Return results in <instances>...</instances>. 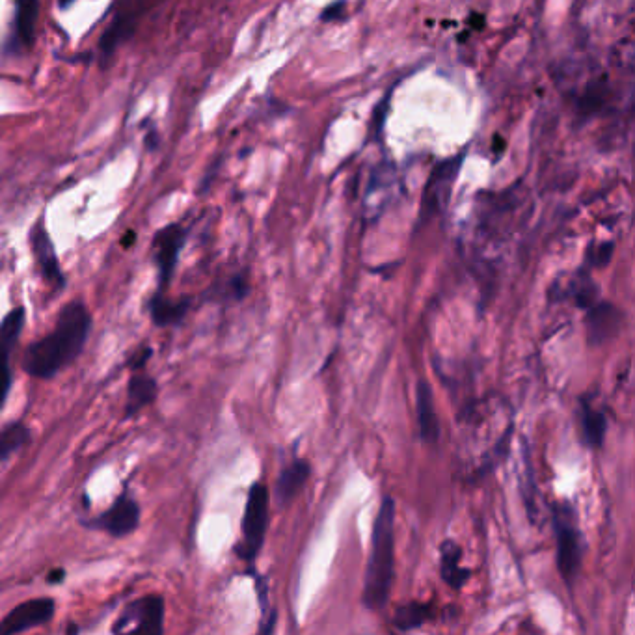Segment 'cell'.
Masks as SVG:
<instances>
[{"label": "cell", "instance_id": "obj_15", "mask_svg": "<svg viewBox=\"0 0 635 635\" xmlns=\"http://www.w3.org/2000/svg\"><path fill=\"white\" fill-rule=\"evenodd\" d=\"M38 17H40V2L38 0H15L12 47L28 49L34 43Z\"/></svg>", "mask_w": 635, "mask_h": 635}, {"label": "cell", "instance_id": "obj_22", "mask_svg": "<svg viewBox=\"0 0 635 635\" xmlns=\"http://www.w3.org/2000/svg\"><path fill=\"white\" fill-rule=\"evenodd\" d=\"M433 617V606L431 604H405L395 611L393 615V626L401 632H410V630H418L425 622L431 621Z\"/></svg>", "mask_w": 635, "mask_h": 635}, {"label": "cell", "instance_id": "obj_4", "mask_svg": "<svg viewBox=\"0 0 635 635\" xmlns=\"http://www.w3.org/2000/svg\"><path fill=\"white\" fill-rule=\"evenodd\" d=\"M552 514L557 546V570L568 587H572V583L580 574L585 554V539L581 533L580 520L576 509L568 501L555 503Z\"/></svg>", "mask_w": 635, "mask_h": 635}, {"label": "cell", "instance_id": "obj_5", "mask_svg": "<svg viewBox=\"0 0 635 635\" xmlns=\"http://www.w3.org/2000/svg\"><path fill=\"white\" fill-rule=\"evenodd\" d=\"M269 507L271 492L265 483L256 481L248 490L241 524L243 539L237 544V555L246 563H254L265 544V535L269 527Z\"/></svg>", "mask_w": 635, "mask_h": 635}, {"label": "cell", "instance_id": "obj_20", "mask_svg": "<svg viewBox=\"0 0 635 635\" xmlns=\"http://www.w3.org/2000/svg\"><path fill=\"white\" fill-rule=\"evenodd\" d=\"M311 466L306 460H291L276 479V500L280 505H287L295 500L298 492L304 488L306 481L310 479Z\"/></svg>", "mask_w": 635, "mask_h": 635}, {"label": "cell", "instance_id": "obj_23", "mask_svg": "<svg viewBox=\"0 0 635 635\" xmlns=\"http://www.w3.org/2000/svg\"><path fill=\"white\" fill-rule=\"evenodd\" d=\"M131 32H133V19H131V15H116V19H114L112 25L107 28L105 36L101 38V43H99L101 53L109 56L110 53L120 45V41L125 40Z\"/></svg>", "mask_w": 635, "mask_h": 635}, {"label": "cell", "instance_id": "obj_13", "mask_svg": "<svg viewBox=\"0 0 635 635\" xmlns=\"http://www.w3.org/2000/svg\"><path fill=\"white\" fill-rule=\"evenodd\" d=\"M192 298H170L166 293H155L149 300V317L159 328L181 325L190 310Z\"/></svg>", "mask_w": 635, "mask_h": 635}, {"label": "cell", "instance_id": "obj_25", "mask_svg": "<svg viewBox=\"0 0 635 635\" xmlns=\"http://www.w3.org/2000/svg\"><path fill=\"white\" fill-rule=\"evenodd\" d=\"M524 464H526V481H522V492H524V500H526L527 514L533 522H537L539 513H541V507H539V490L535 485V475H533V466L529 462V455L526 453L524 457Z\"/></svg>", "mask_w": 635, "mask_h": 635}, {"label": "cell", "instance_id": "obj_17", "mask_svg": "<svg viewBox=\"0 0 635 635\" xmlns=\"http://www.w3.org/2000/svg\"><path fill=\"white\" fill-rule=\"evenodd\" d=\"M159 393V384L155 377L144 373L142 369L133 371L127 384V399H125V418L138 414L142 408L155 403Z\"/></svg>", "mask_w": 635, "mask_h": 635}, {"label": "cell", "instance_id": "obj_28", "mask_svg": "<svg viewBox=\"0 0 635 635\" xmlns=\"http://www.w3.org/2000/svg\"><path fill=\"white\" fill-rule=\"evenodd\" d=\"M64 574H66V572H64L62 568H56V570H53V572H49L47 581H49V583H60V581H64V578H66Z\"/></svg>", "mask_w": 635, "mask_h": 635}, {"label": "cell", "instance_id": "obj_14", "mask_svg": "<svg viewBox=\"0 0 635 635\" xmlns=\"http://www.w3.org/2000/svg\"><path fill=\"white\" fill-rule=\"evenodd\" d=\"M550 300L552 302L554 300H572L578 308L587 310L598 300V287L587 274L578 272L574 278H570L567 282L559 280L550 289Z\"/></svg>", "mask_w": 635, "mask_h": 635}, {"label": "cell", "instance_id": "obj_6", "mask_svg": "<svg viewBox=\"0 0 635 635\" xmlns=\"http://www.w3.org/2000/svg\"><path fill=\"white\" fill-rule=\"evenodd\" d=\"M189 231L179 224H168L155 233L153 243H151V256L157 269V291L155 293H168L170 284L176 274L179 256L183 252V246L187 243Z\"/></svg>", "mask_w": 635, "mask_h": 635}, {"label": "cell", "instance_id": "obj_8", "mask_svg": "<svg viewBox=\"0 0 635 635\" xmlns=\"http://www.w3.org/2000/svg\"><path fill=\"white\" fill-rule=\"evenodd\" d=\"M27 321L25 308H14L0 321V410L6 405L8 393L12 390V354L19 343Z\"/></svg>", "mask_w": 635, "mask_h": 635}, {"label": "cell", "instance_id": "obj_16", "mask_svg": "<svg viewBox=\"0 0 635 635\" xmlns=\"http://www.w3.org/2000/svg\"><path fill=\"white\" fill-rule=\"evenodd\" d=\"M580 425L583 442L593 449H600L608 433V416L591 397L580 399Z\"/></svg>", "mask_w": 635, "mask_h": 635}, {"label": "cell", "instance_id": "obj_9", "mask_svg": "<svg viewBox=\"0 0 635 635\" xmlns=\"http://www.w3.org/2000/svg\"><path fill=\"white\" fill-rule=\"evenodd\" d=\"M138 526H140V503L127 492L118 496L105 513L99 514L97 518L88 522V527L101 529L116 539L135 533Z\"/></svg>", "mask_w": 635, "mask_h": 635}, {"label": "cell", "instance_id": "obj_3", "mask_svg": "<svg viewBox=\"0 0 635 635\" xmlns=\"http://www.w3.org/2000/svg\"><path fill=\"white\" fill-rule=\"evenodd\" d=\"M395 580V501L386 496L380 503L373 526L371 554L365 567L362 602L367 609L379 611L392 595Z\"/></svg>", "mask_w": 635, "mask_h": 635}, {"label": "cell", "instance_id": "obj_2", "mask_svg": "<svg viewBox=\"0 0 635 635\" xmlns=\"http://www.w3.org/2000/svg\"><path fill=\"white\" fill-rule=\"evenodd\" d=\"M92 332V313L82 300H71L58 313L55 328L47 336L28 345L23 369L32 379H55L73 364Z\"/></svg>", "mask_w": 635, "mask_h": 635}, {"label": "cell", "instance_id": "obj_21", "mask_svg": "<svg viewBox=\"0 0 635 635\" xmlns=\"http://www.w3.org/2000/svg\"><path fill=\"white\" fill-rule=\"evenodd\" d=\"M30 438H32V431L21 421H14L2 427L0 429V460L6 462L12 459V455L27 446Z\"/></svg>", "mask_w": 635, "mask_h": 635}, {"label": "cell", "instance_id": "obj_26", "mask_svg": "<svg viewBox=\"0 0 635 635\" xmlns=\"http://www.w3.org/2000/svg\"><path fill=\"white\" fill-rule=\"evenodd\" d=\"M246 293H248L246 278L241 276V274H237L218 291L217 295L218 297L226 298V300H241Z\"/></svg>", "mask_w": 635, "mask_h": 635}, {"label": "cell", "instance_id": "obj_18", "mask_svg": "<svg viewBox=\"0 0 635 635\" xmlns=\"http://www.w3.org/2000/svg\"><path fill=\"white\" fill-rule=\"evenodd\" d=\"M416 408L421 440L427 444H434L440 438V421L434 408L433 388L425 380H419L416 388Z\"/></svg>", "mask_w": 635, "mask_h": 635}, {"label": "cell", "instance_id": "obj_10", "mask_svg": "<svg viewBox=\"0 0 635 635\" xmlns=\"http://www.w3.org/2000/svg\"><path fill=\"white\" fill-rule=\"evenodd\" d=\"M55 600L49 596L32 598L12 609L0 622V635H15L45 626L55 617Z\"/></svg>", "mask_w": 635, "mask_h": 635}, {"label": "cell", "instance_id": "obj_7", "mask_svg": "<svg viewBox=\"0 0 635 635\" xmlns=\"http://www.w3.org/2000/svg\"><path fill=\"white\" fill-rule=\"evenodd\" d=\"M114 634L135 632V634L161 635L164 632L163 596L148 595L131 602L123 609L116 624L112 626Z\"/></svg>", "mask_w": 635, "mask_h": 635}, {"label": "cell", "instance_id": "obj_1", "mask_svg": "<svg viewBox=\"0 0 635 635\" xmlns=\"http://www.w3.org/2000/svg\"><path fill=\"white\" fill-rule=\"evenodd\" d=\"M457 457L462 470L481 479L507 457L514 431L513 406L501 395L475 399L459 412Z\"/></svg>", "mask_w": 635, "mask_h": 635}, {"label": "cell", "instance_id": "obj_30", "mask_svg": "<svg viewBox=\"0 0 635 635\" xmlns=\"http://www.w3.org/2000/svg\"><path fill=\"white\" fill-rule=\"evenodd\" d=\"M71 2H73V0H60V6H62V8H68Z\"/></svg>", "mask_w": 635, "mask_h": 635}, {"label": "cell", "instance_id": "obj_27", "mask_svg": "<svg viewBox=\"0 0 635 635\" xmlns=\"http://www.w3.org/2000/svg\"><path fill=\"white\" fill-rule=\"evenodd\" d=\"M151 354H153L151 349H142V351L136 352L135 356L129 360V367H131L133 371L144 369V365H146V362L151 358Z\"/></svg>", "mask_w": 635, "mask_h": 635}, {"label": "cell", "instance_id": "obj_19", "mask_svg": "<svg viewBox=\"0 0 635 635\" xmlns=\"http://www.w3.org/2000/svg\"><path fill=\"white\" fill-rule=\"evenodd\" d=\"M440 576L455 591H460L472 576L470 568L462 567V548L451 539L440 544Z\"/></svg>", "mask_w": 635, "mask_h": 635}, {"label": "cell", "instance_id": "obj_24", "mask_svg": "<svg viewBox=\"0 0 635 635\" xmlns=\"http://www.w3.org/2000/svg\"><path fill=\"white\" fill-rule=\"evenodd\" d=\"M256 580L257 598H259V606H261V626L259 632L269 634L274 630V622H276V609L271 606V598H269V585L267 580L254 574Z\"/></svg>", "mask_w": 635, "mask_h": 635}, {"label": "cell", "instance_id": "obj_11", "mask_svg": "<svg viewBox=\"0 0 635 635\" xmlns=\"http://www.w3.org/2000/svg\"><path fill=\"white\" fill-rule=\"evenodd\" d=\"M30 244H32V254L36 259L38 271H40L41 278L45 280V284L55 291H62L66 287V274L60 267L55 244L51 241V235L45 228L43 220H40L30 231Z\"/></svg>", "mask_w": 635, "mask_h": 635}, {"label": "cell", "instance_id": "obj_12", "mask_svg": "<svg viewBox=\"0 0 635 635\" xmlns=\"http://www.w3.org/2000/svg\"><path fill=\"white\" fill-rule=\"evenodd\" d=\"M622 311L615 308L613 304L604 302V300H596L593 306L587 308V338L591 345H602L606 343V339L617 336V332L621 330Z\"/></svg>", "mask_w": 635, "mask_h": 635}, {"label": "cell", "instance_id": "obj_29", "mask_svg": "<svg viewBox=\"0 0 635 635\" xmlns=\"http://www.w3.org/2000/svg\"><path fill=\"white\" fill-rule=\"evenodd\" d=\"M75 632H79V626H69L68 634H75Z\"/></svg>", "mask_w": 635, "mask_h": 635}]
</instances>
